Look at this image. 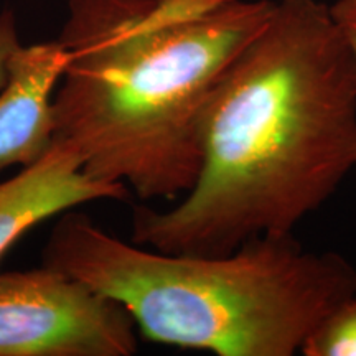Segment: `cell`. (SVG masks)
Segmentation results:
<instances>
[{
    "label": "cell",
    "instance_id": "277c9868",
    "mask_svg": "<svg viewBox=\"0 0 356 356\" xmlns=\"http://www.w3.org/2000/svg\"><path fill=\"white\" fill-rule=\"evenodd\" d=\"M124 307L43 264L0 273V356H132Z\"/></svg>",
    "mask_w": 356,
    "mask_h": 356
},
{
    "label": "cell",
    "instance_id": "52a82bcc",
    "mask_svg": "<svg viewBox=\"0 0 356 356\" xmlns=\"http://www.w3.org/2000/svg\"><path fill=\"white\" fill-rule=\"evenodd\" d=\"M304 356H356V293L337 305L305 338Z\"/></svg>",
    "mask_w": 356,
    "mask_h": 356
},
{
    "label": "cell",
    "instance_id": "3957f363",
    "mask_svg": "<svg viewBox=\"0 0 356 356\" xmlns=\"http://www.w3.org/2000/svg\"><path fill=\"white\" fill-rule=\"evenodd\" d=\"M43 264L119 302L154 343L218 356H293L341 302L356 267L307 251L292 234L249 239L225 256L168 254L126 243L86 213L65 211Z\"/></svg>",
    "mask_w": 356,
    "mask_h": 356
},
{
    "label": "cell",
    "instance_id": "5b68a950",
    "mask_svg": "<svg viewBox=\"0 0 356 356\" xmlns=\"http://www.w3.org/2000/svg\"><path fill=\"white\" fill-rule=\"evenodd\" d=\"M66 61L60 40L13 51L0 89V172L33 165L55 145L53 99Z\"/></svg>",
    "mask_w": 356,
    "mask_h": 356
},
{
    "label": "cell",
    "instance_id": "ba28073f",
    "mask_svg": "<svg viewBox=\"0 0 356 356\" xmlns=\"http://www.w3.org/2000/svg\"><path fill=\"white\" fill-rule=\"evenodd\" d=\"M20 47L17 19L12 8H3L0 12V89L7 81V66L13 51Z\"/></svg>",
    "mask_w": 356,
    "mask_h": 356
},
{
    "label": "cell",
    "instance_id": "8992f818",
    "mask_svg": "<svg viewBox=\"0 0 356 356\" xmlns=\"http://www.w3.org/2000/svg\"><path fill=\"white\" fill-rule=\"evenodd\" d=\"M129 193L126 185L89 177L73 150L55 144L33 165L0 181V261L40 222L89 202H124Z\"/></svg>",
    "mask_w": 356,
    "mask_h": 356
},
{
    "label": "cell",
    "instance_id": "7a4b0ae2",
    "mask_svg": "<svg viewBox=\"0 0 356 356\" xmlns=\"http://www.w3.org/2000/svg\"><path fill=\"white\" fill-rule=\"evenodd\" d=\"M277 0H70L55 144L140 200L185 195L218 84Z\"/></svg>",
    "mask_w": 356,
    "mask_h": 356
},
{
    "label": "cell",
    "instance_id": "6da1fadb",
    "mask_svg": "<svg viewBox=\"0 0 356 356\" xmlns=\"http://www.w3.org/2000/svg\"><path fill=\"white\" fill-rule=\"evenodd\" d=\"M356 172V60L317 0H277L218 84L197 180L170 210L134 207L132 243L225 256L292 234Z\"/></svg>",
    "mask_w": 356,
    "mask_h": 356
},
{
    "label": "cell",
    "instance_id": "9c48e42d",
    "mask_svg": "<svg viewBox=\"0 0 356 356\" xmlns=\"http://www.w3.org/2000/svg\"><path fill=\"white\" fill-rule=\"evenodd\" d=\"M330 12L356 60V0H337Z\"/></svg>",
    "mask_w": 356,
    "mask_h": 356
}]
</instances>
